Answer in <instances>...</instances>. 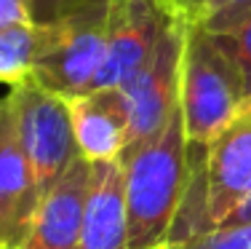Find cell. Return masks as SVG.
<instances>
[{
    "label": "cell",
    "instance_id": "obj_1",
    "mask_svg": "<svg viewBox=\"0 0 251 249\" xmlns=\"http://www.w3.org/2000/svg\"><path fill=\"white\" fill-rule=\"evenodd\" d=\"M121 166L128 249H163L182 215L193 174V145L179 105L155 137L123 153Z\"/></svg>",
    "mask_w": 251,
    "mask_h": 249
},
{
    "label": "cell",
    "instance_id": "obj_2",
    "mask_svg": "<svg viewBox=\"0 0 251 249\" xmlns=\"http://www.w3.org/2000/svg\"><path fill=\"white\" fill-rule=\"evenodd\" d=\"M243 105L246 97L238 64L217 40V35L187 22L179 78V110L190 145L206 147L230 126Z\"/></svg>",
    "mask_w": 251,
    "mask_h": 249
},
{
    "label": "cell",
    "instance_id": "obj_3",
    "mask_svg": "<svg viewBox=\"0 0 251 249\" xmlns=\"http://www.w3.org/2000/svg\"><path fill=\"white\" fill-rule=\"evenodd\" d=\"M38 27L32 78L64 99L91 91L104 56L107 0H91L83 8Z\"/></svg>",
    "mask_w": 251,
    "mask_h": 249
},
{
    "label": "cell",
    "instance_id": "obj_4",
    "mask_svg": "<svg viewBox=\"0 0 251 249\" xmlns=\"http://www.w3.org/2000/svg\"><path fill=\"white\" fill-rule=\"evenodd\" d=\"M8 99L14 108L22 150L32 169L40 198H46L59 182V177L80 156L67 99L43 88L32 78L8 86Z\"/></svg>",
    "mask_w": 251,
    "mask_h": 249
},
{
    "label": "cell",
    "instance_id": "obj_5",
    "mask_svg": "<svg viewBox=\"0 0 251 249\" xmlns=\"http://www.w3.org/2000/svg\"><path fill=\"white\" fill-rule=\"evenodd\" d=\"M182 19L184 14L174 0H107L104 56L91 91L126 86Z\"/></svg>",
    "mask_w": 251,
    "mask_h": 249
},
{
    "label": "cell",
    "instance_id": "obj_6",
    "mask_svg": "<svg viewBox=\"0 0 251 249\" xmlns=\"http://www.w3.org/2000/svg\"><path fill=\"white\" fill-rule=\"evenodd\" d=\"M203 150L201 166L193 164L190 174V182L203 193L198 236L219 228L251 193V105H243L230 126Z\"/></svg>",
    "mask_w": 251,
    "mask_h": 249
},
{
    "label": "cell",
    "instance_id": "obj_7",
    "mask_svg": "<svg viewBox=\"0 0 251 249\" xmlns=\"http://www.w3.org/2000/svg\"><path fill=\"white\" fill-rule=\"evenodd\" d=\"M187 19L176 22L155 46L152 56L136 70V75L121 86L126 112H128V145H142L160 132L179 105V78H182V51Z\"/></svg>",
    "mask_w": 251,
    "mask_h": 249
},
{
    "label": "cell",
    "instance_id": "obj_8",
    "mask_svg": "<svg viewBox=\"0 0 251 249\" xmlns=\"http://www.w3.org/2000/svg\"><path fill=\"white\" fill-rule=\"evenodd\" d=\"M40 191L22 150L8 94L0 97V249H19L38 215Z\"/></svg>",
    "mask_w": 251,
    "mask_h": 249
},
{
    "label": "cell",
    "instance_id": "obj_9",
    "mask_svg": "<svg viewBox=\"0 0 251 249\" xmlns=\"http://www.w3.org/2000/svg\"><path fill=\"white\" fill-rule=\"evenodd\" d=\"M75 145L83 161H121L128 145V112L121 88H99L67 99Z\"/></svg>",
    "mask_w": 251,
    "mask_h": 249
},
{
    "label": "cell",
    "instance_id": "obj_10",
    "mask_svg": "<svg viewBox=\"0 0 251 249\" xmlns=\"http://www.w3.org/2000/svg\"><path fill=\"white\" fill-rule=\"evenodd\" d=\"M91 185V164L80 156L43 198L19 249H77L83 209Z\"/></svg>",
    "mask_w": 251,
    "mask_h": 249
},
{
    "label": "cell",
    "instance_id": "obj_11",
    "mask_svg": "<svg viewBox=\"0 0 251 249\" xmlns=\"http://www.w3.org/2000/svg\"><path fill=\"white\" fill-rule=\"evenodd\" d=\"M77 249H128L121 161L91 164V185L83 209Z\"/></svg>",
    "mask_w": 251,
    "mask_h": 249
},
{
    "label": "cell",
    "instance_id": "obj_12",
    "mask_svg": "<svg viewBox=\"0 0 251 249\" xmlns=\"http://www.w3.org/2000/svg\"><path fill=\"white\" fill-rule=\"evenodd\" d=\"M38 49V27L14 25L0 29V83L16 86L32 75V59Z\"/></svg>",
    "mask_w": 251,
    "mask_h": 249
},
{
    "label": "cell",
    "instance_id": "obj_13",
    "mask_svg": "<svg viewBox=\"0 0 251 249\" xmlns=\"http://www.w3.org/2000/svg\"><path fill=\"white\" fill-rule=\"evenodd\" d=\"M208 32L217 35V40L238 64V73L243 81V97L246 102H251V3Z\"/></svg>",
    "mask_w": 251,
    "mask_h": 249
},
{
    "label": "cell",
    "instance_id": "obj_14",
    "mask_svg": "<svg viewBox=\"0 0 251 249\" xmlns=\"http://www.w3.org/2000/svg\"><path fill=\"white\" fill-rule=\"evenodd\" d=\"M249 3L251 0H182V11L190 25L214 29L222 25L225 19H230L232 14L246 8Z\"/></svg>",
    "mask_w": 251,
    "mask_h": 249
},
{
    "label": "cell",
    "instance_id": "obj_15",
    "mask_svg": "<svg viewBox=\"0 0 251 249\" xmlns=\"http://www.w3.org/2000/svg\"><path fill=\"white\" fill-rule=\"evenodd\" d=\"M163 249H251V225L214 228L182 244H169Z\"/></svg>",
    "mask_w": 251,
    "mask_h": 249
},
{
    "label": "cell",
    "instance_id": "obj_16",
    "mask_svg": "<svg viewBox=\"0 0 251 249\" xmlns=\"http://www.w3.org/2000/svg\"><path fill=\"white\" fill-rule=\"evenodd\" d=\"M86 3H91V0H29L32 25H49V22H56V19H62V16L83 8ZM174 3L182 8V0H174Z\"/></svg>",
    "mask_w": 251,
    "mask_h": 249
},
{
    "label": "cell",
    "instance_id": "obj_17",
    "mask_svg": "<svg viewBox=\"0 0 251 249\" xmlns=\"http://www.w3.org/2000/svg\"><path fill=\"white\" fill-rule=\"evenodd\" d=\"M14 25H32L29 0H0V29Z\"/></svg>",
    "mask_w": 251,
    "mask_h": 249
},
{
    "label": "cell",
    "instance_id": "obj_18",
    "mask_svg": "<svg viewBox=\"0 0 251 249\" xmlns=\"http://www.w3.org/2000/svg\"><path fill=\"white\" fill-rule=\"evenodd\" d=\"M235 225H251V193L227 215V220L219 228H235Z\"/></svg>",
    "mask_w": 251,
    "mask_h": 249
},
{
    "label": "cell",
    "instance_id": "obj_19",
    "mask_svg": "<svg viewBox=\"0 0 251 249\" xmlns=\"http://www.w3.org/2000/svg\"><path fill=\"white\" fill-rule=\"evenodd\" d=\"M246 105H251V102H246Z\"/></svg>",
    "mask_w": 251,
    "mask_h": 249
}]
</instances>
